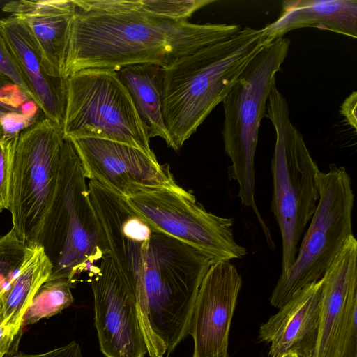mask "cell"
<instances>
[{"label": "cell", "mask_w": 357, "mask_h": 357, "mask_svg": "<svg viewBox=\"0 0 357 357\" xmlns=\"http://www.w3.org/2000/svg\"><path fill=\"white\" fill-rule=\"evenodd\" d=\"M12 357H82L81 348L75 342L40 354L18 353Z\"/></svg>", "instance_id": "28"}, {"label": "cell", "mask_w": 357, "mask_h": 357, "mask_svg": "<svg viewBox=\"0 0 357 357\" xmlns=\"http://www.w3.org/2000/svg\"><path fill=\"white\" fill-rule=\"evenodd\" d=\"M278 357H298L297 354L294 353H287Z\"/></svg>", "instance_id": "31"}, {"label": "cell", "mask_w": 357, "mask_h": 357, "mask_svg": "<svg viewBox=\"0 0 357 357\" xmlns=\"http://www.w3.org/2000/svg\"><path fill=\"white\" fill-rule=\"evenodd\" d=\"M65 137H93L135 147L158 161L146 128L116 71L89 68L67 77Z\"/></svg>", "instance_id": "7"}, {"label": "cell", "mask_w": 357, "mask_h": 357, "mask_svg": "<svg viewBox=\"0 0 357 357\" xmlns=\"http://www.w3.org/2000/svg\"><path fill=\"white\" fill-rule=\"evenodd\" d=\"M321 278L296 292L259 328V338L270 344L269 357L294 353L312 357L319 328Z\"/></svg>", "instance_id": "17"}, {"label": "cell", "mask_w": 357, "mask_h": 357, "mask_svg": "<svg viewBox=\"0 0 357 357\" xmlns=\"http://www.w3.org/2000/svg\"><path fill=\"white\" fill-rule=\"evenodd\" d=\"M17 333L0 322V357H4L9 351Z\"/></svg>", "instance_id": "30"}, {"label": "cell", "mask_w": 357, "mask_h": 357, "mask_svg": "<svg viewBox=\"0 0 357 357\" xmlns=\"http://www.w3.org/2000/svg\"><path fill=\"white\" fill-rule=\"evenodd\" d=\"M86 180L75 146L64 137L58 187L40 243L53 264L48 280L65 278L75 286V276L93 278L96 263L108 257Z\"/></svg>", "instance_id": "4"}, {"label": "cell", "mask_w": 357, "mask_h": 357, "mask_svg": "<svg viewBox=\"0 0 357 357\" xmlns=\"http://www.w3.org/2000/svg\"><path fill=\"white\" fill-rule=\"evenodd\" d=\"M271 43L261 29L245 26L160 67L162 114L174 151L223 102L248 63Z\"/></svg>", "instance_id": "2"}, {"label": "cell", "mask_w": 357, "mask_h": 357, "mask_svg": "<svg viewBox=\"0 0 357 357\" xmlns=\"http://www.w3.org/2000/svg\"><path fill=\"white\" fill-rule=\"evenodd\" d=\"M74 285L67 279L47 280L38 290L26 310L22 328L34 324L44 318L51 317L73 303L70 290Z\"/></svg>", "instance_id": "22"}, {"label": "cell", "mask_w": 357, "mask_h": 357, "mask_svg": "<svg viewBox=\"0 0 357 357\" xmlns=\"http://www.w3.org/2000/svg\"><path fill=\"white\" fill-rule=\"evenodd\" d=\"M289 47V39L284 37L266 45L248 63L222 102L224 147L232 162L228 176L238 182L241 203L252 208L266 241L272 236L255 201V155L267 100Z\"/></svg>", "instance_id": "5"}, {"label": "cell", "mask_w": 357, "mask_h": 357, "mask_svg": "<svg viewBox=\"0 0 357 357\" xmlns=\"http://www.w3.org/2000/svg\"><path fill=\"white\" fill-rule=\"evenodd\" d=\"M18 137L6 135L0 124V212L8 209L10 174Z\"/></svg>", "instance_id": "26"}, {"label": "cell", "mask_w": 357, "mask_h": 357, "mask_svg": "<svg viewBox=\"0 0 357 357\" xmlns=\"http://www.w3.org/2000/svg\"><path fill=\"white\" fill-rule=\"evenodd\" d=\"M64 135L44 117L19 135L12 166L8 210L13 229L27 247L40 245L57 190Z\"/></svg>", "instance_id": "8"}, {"label": "cell", "mask_w": 357, "mask_h": 357, "mask_svg": "<svg viewBox=\"0 0 357 357\" xmlns=\"http://www.w3.org/2000/svg\"><path fill=\"white\" fill-rule=\"evenodd\" d=\"M52 269L53 264L41 245L29 248L15 278L1 295L3 324L18 334L26 310Z\"/></svg>", "instance_id": "20"}, {"label": "cell", "mask_w": 357, "mask_h": 357, "mask_svg": "<svg viewBox=\"0 0 357 357\" xmlns=\"http://www.w3.org/2000/svg\"><path fill=\"white\" fill-rule=\"evenodd\" d=\"M266 116L276 135L271 160V211L282 236L280 275H284L296 259L301 237L317 208L319 194L316 177L319 169L303 135L291 123L287 102L275 85L267 100Z\"/></svg>", "instance_id": "6"}, {"label": "cell", "mask_w": 357, "mask_h": 357, "mask_svg": "<svg viewBox=\"0 0 357 357\" xmlns=\"http://www.w3.org/2000/svg\"><path fill=\"white\" fill-rule=\"evenodd\" d=\"M319 335L312 357H339L344 337L357 312V241H346L321 278Z\"/></svg>", "instance_id": "15"}, {"label": "cell", "mask_w": 357, "mask_h": 357, "mask_svg": "<svg viewBox=\"0 0 357 357\" xmlns=\"http://www.w3.org/2000/svg\"><path fill=\"white\" fill-rule=\"evenodd\" d=\"M2 10L21 21L40 56L45 73L66 78L65 64L73 19V0H18L5 3Z\"/></svg>", "instance_id": "16"}, {"label": "cell", "mask_w": 357, "mask_h": 357, "mask_svg": "<svg viewBox=\"0 0 357 357\" xmlns=\"http://www.w3.org/2000/svg\"><path fill=\"white\" fill-rule=\"evenodd\" d=\"M5 289H0V322L2 323V317H1V295Z\"/></svg>", "instance_id": "32"}, {"label": "cell", "mask_w": 357, "mask_h": 357, "mask_svg": "<svg viewBox=\"0 0 357 357\" xmlns=\"http://www.w3.org/2000/svg\"><path fill=\"white\" fill-rule=\"evenodd\" d=\"M319 198L296 259L280 275L270 303L280 308L306 285L319 280L346 241L353 234L354 194L344 167L331 164L327 172L317 174Z\"/></svg>", "instance_id": "9"}, {"label": "cell", "mask_w": 357, "mask_h": 357, "mask_svg": "<svg viewBox=\"0 0 357 357\" xmlns=\"http://www.w3.org/2000/svg\"><path fill=\"white\" fill-rule=\"evenodd\" d=\"M137 5L146 13L173 21H188L192 14L214 0H135Z\"/></svg>", "instance_id": "25"}, {"label": "cell", "mask_w": 357, "mask_h": 357, "mask_svg": "<svg viewBox=\"0 0 357 357\" xmlns=\"http://www.w3.org/2000/svg\"><path fill=\"white\" fill-rule=\"evenodd\" d=\"M314 27L357 38L356 0H284L278 17L261 29L270 42L298 29Z\"/></svg>", "instance_id": "19"}, {"label": "cell", "mask_w": 357, "mask_h": 357, "mask_svg": "<svg viewBox=\"0 0 357 357\" xmlns=\"http://www.w3.org/2000/svg\"><path fill=\"white\" fill-rule=\"evenodd\" d=\"M151 229L193 248L213 264L241 259L246 249L234 236V220L207 211L183 188H160L126 198Z\"/></svg>", "instance_id": "10"}, {"label": "cell", "mask_w": 357, "mask_h": 357, "mask_svg": "<svg viewBox=\"0 0 357 357\" xmlns=\"http://www.w3.org/2000/svg\"><path fill=\"white\" fill-rule=\"evenodd\" d=\"M242 283L236 267L229 261L210 266L191 317L192 357H228L229 329Z\"/></svg>", "instance_id": "14"}, {"label": "cell", "mask_w": 357, "mask_h": 357, "mask_svg": "<svg viewBox=\"0 0 357 357\" xmlns=\"http://www.w3.org/2000/svg\"><path fill=\"white\" fill-rule=\"evenodd\" d=\"M71 139L86 178L119 196L126 198L156 188L181 187L168 164L160 165L135 147L100 138Z\"/></svg>", "instance_id": "12"}, {"label": "cell", "mask_w": 357, "mask_h": 357, "mask_svg": "<svg viewBox=\"0 0 357 357\" xmlns=\"http://www.w3.org/2000/svg\"><path fill=\"white\" fill-rule=\"evenodd\" d=\"M0 73L22 89L33 101V95L11 54L0 28ZM35 102V101H34Z\"/></svg>", "instance_id": "27"}, {"label": "cell", "mask_w": 357, "mask_h": 357, "mask_svg": "<svg viewBox=\"0 0 357 357\" xmlns=\"http://www.w3.org/2000/svg\"><path fill=\"white\" fill-rule=\"evenodd\" d=\"M3 36L33 100L47 118L62 127L67 98V78L48 75L24 24L10 15L0 19Z\"/></svg>", "instance_id": "18"}, {"label": "cell", "mask_w": 357, "mask_h": 357, "mask_svg": "<svg viewBox=\"0 0 357 357\" xmlns=\"http://www.w3.org/2000/svg\"><path fill=\"white\" fill-rule=\"evenodd\" d=\"M88 189L108 257L135 296L141 324L145 310L146 257L153 230L126 198L92 180Z\"/></svg>", "instance_id": "11"}, {"label": "cell", "mask_w": 357, "mask_h": 357, "mask_svg": "<svg viewBox=\"0 0 357 357\" xmlns=\"http://www.w3.org/2000/svg\"><path fill=\"white\" fill-rule=\"evenodd\" d=\"M91 284L94 324L102 354L105 357H144L147 348L135 296L110 257L101 260Z\"/></svg>", "instance_id": "13"}, {"label": "cell", "mask_w": 357, "mask_h": 357, "mask_svg": "<svg viewBox=\"0 0 357 357\" xmlns=\"http://www.w3.org/2000/svg\"><path fill=\"white\" fill-rule=\"evenodd\" d=\"M340 114L344 121L356 132L357 130V92H352L340 106Z\"/></svg>", "instance_id": "29"}, {"label": "cell", "mask_w": 357, "mask_h": 357, "mask_svg": "<svg viewBox=\"0 0 357 357\" xmlns=\"http://www.w3.org/2000/svg\"><path fill=\"white\" fill-rule=\"evenodd\" d=\"M64 75L81 70L151 63L163 67L195 51L227 40L236 24H193L152 15L135 0H73Z\"/></svg>", "instance_id": "1"}, {"label": "cell", "mask_w": 357, "mask_h": 357, "mask_svg": "<svg viewBox=\"0 0 357 357\" xmlns=\"http://www.w3.org/2000/svg\"><path fill=\"white\" fill-rule=\"evenodd\" d=\"M160 70L158 65L144 63L127 66L116 72L130 94L149 137H160L173 149L163 119Z\"/></svg>", "instance_id": "21"}, {"label": "cell", "mask_w": 357, "mask_h": 357, "mask_svg": "<svg viewBox=\"0 0 357 357\" xmlns=\"http://www.w3.org/2000/svg\"><path fill=\"white\" fill-rule=\"evenodd\" d=\"M37 104L9 78L0 73V121L6 116L20 114L37 119Z\"/></svg>", "instance_id": "24"}, {"label": "cell", "mask_w": 357, "mask_h": 357, "mask_svg": "<svg viewBox=\"0 0 357 357\" xmlns=\"http://www.w3.org/2000/svg\"><path fill=\"white\" fill-rule=\"evenodd\" d=\"M29 248L11 229L0 236V289H6L15 278Z\"/></svg>", "instance_id": "23"}, {"label": "cell", "mask_w": 357, "mask_h": 357, "mask_svg": "<svg viewBox=\"0 0 357 357\" xmlns=\"http://www.w3.org/2000/svg\"><path fill=\"white\" fill-rule=\"evenodd\" d=\"M211 264L193 248L153 231L146 257L141 323L150 357L169 354L189 335L197 293Z\"/></svg>", "instance_id": "3"}]
</instances>
